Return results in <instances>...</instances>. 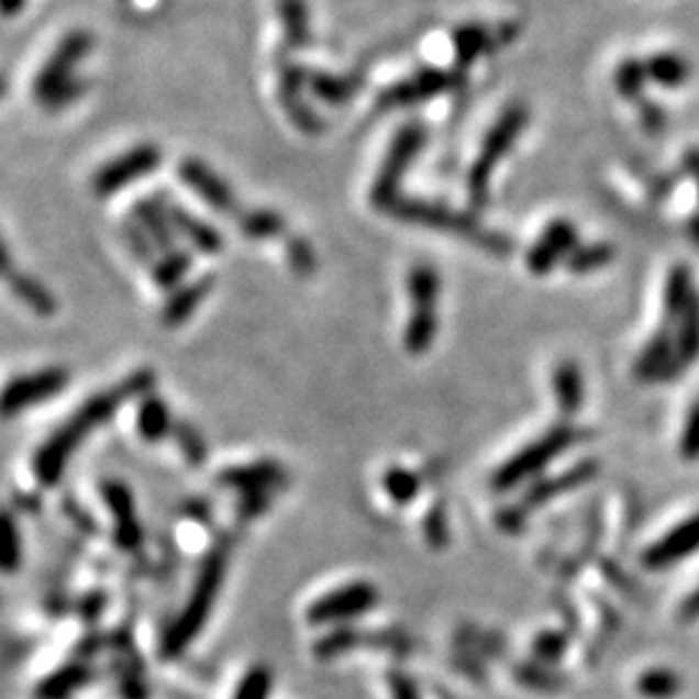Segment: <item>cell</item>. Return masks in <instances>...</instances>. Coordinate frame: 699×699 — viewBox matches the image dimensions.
<instances>
[{"label": "cell", "instance_id": "6da1fadb", "mask_svg": "<svg viewBox=\"0 0 699 699\" xmlns=\"http://www.w3.org/2000/svg\"><path fill=\"white\" fill-rule=\"evenodd\" d=\"M157 387V374L149 367L136 369L111 390L98 392L96 397L87 399L77 408L59 429L36 448L32 459V474L42 487H55L64 478L68 459L75 455L91 433H96L100 425L111 421L125 403L134 399H143L152 395Z\"/></svg>", "mask_w": 699, "mask_h": 699}, {"label": "cell", "instance_id": "7a4b0ae2", "mask_svg": "<svg viewBox=\"0 0 699 699\" xmlns=\"http://www.w3.org/2000/svg\"><path fill=\"white\" fill-rule=\"evenodd\" d=\"M226 566H229V555L224 546H213L204 555L181 613L173 620V625L166 630L159 643V656L164 658V662H175V658H179L209 623L211 611L224 585Z\"/></svg>", "mask_w": 699, "mask_h": 699}, {"label": "cell", "instance_id": "3957f363", "mask_svg": "<svg viewBox=\"0 0 699 699\" xmlns=\"http://www.w3.org/2000/svg\"><path fill=\"white\" fill-rule=\"evenodd\" d=\"M392 215L406 224L448 231V233H453V236L476 243L478 247L487 249L489 254L504 256V254L512 252L510 238H504V236H500V233L485 229L474 215L455 211L442 202H431V200H421V198H401L399 204L392 209Z\"/></svg>", "mask_w": 699, "mask_h": 699}, {"label": "cell", "instance_id": "277c9868", "mask_svg": "<svg viewBox=\"0 0 699 699\" xmlns=\"http://www.w3.org/2000/svg\"><path fill=\"white\" fill-rule=\"evenodd\" d=\"M579 431L573 429L570 423H559L553 429L523 446L519 453H514L510 459H504L498 469L491 474L489 485L496 493H508L517 487H521L528 480H539V476L548 469V466L566 453L577 440Z\"/></svg>", "mask_w": 699, "mask_h": 699}, {"label": "cell", "instance_id": "5b68a950", "mask_svg": "<svg viewBox=\"0 0 699 699\" xmlns=\"http://www.w3.org/2000/svg\"><path fill=\"white\" fill-rule=\"evenodd\" d=\"M429 141V132H425L423 123H406L392 138L390 147L385 152V159L376 173V179L369 190V200L376 211L392 213V209L399 204L403 179L412 166V162L419 157L421 149Z\"/></svg>", "mask_w": 699, "mask_h": 699}, {"label": "cell", "instance_id": "8992f818", "mask_svg": "<svg viewBox=\"0 0 699 699\" xmlns=\"http://www.w3.org/2000/svg\"><path fill=\"white\" fill-rule=\"evenodd\" d=\"M525 123H528V111L517 104V107L504 109L500 113V119L487 132L478 157L469 170V179H466V188H469V198L476 209H482L487 204L491 175L504 154L512 149Z\"/></svg>", "mask_w": 699, "mask_h": 699}, {"label": "cell", "instance_id": "52a82bcc", "mask_svg": "<svg viewBox=\"0 0 699 699\" xmlns=\"http://www.w3.org/2000/svg\"><path fill=\"white\" fill-rule=\"evenodd\" d=\"M466 85V75L462 68H440L423 66L421 70L403 77V80L390 85L378 93V109L395 111L412 104L429 102L433 98L453 93Z\"/></svg>", "mask_w": 699, "mask_h": 699}, {"label": "cell", "instance_id": "ba28073f", "mask_svg": "<svg viewBox=\"0 0 699 699\" xmlns=\"http://www.w3.org/2000/svg\"><path fill=\"white\" fill-rule=\"evenodd\" d=\"M378 589L371 581H348V585L337 587L310 602L306 609V620L315 628L346 625L354 618L369 613L378 604Z\"/></svg>", "mask_w": 699, "mask_h": 699}, {"label": "cell", "instance_id": "9c48e42d", "mask_svg": "<svg viewBox=\"0 0 699 699\" xmlns=\"http://www.w3.org/2000/svg\"><path fill=\"white\" fill-rule=\"evenodd\" d=\"M277 70H279V100L292 125L306 136L322 134L324 132L322 115L303 98V91L308 89L310 68L292 59L290 51L284 48L281 55L277 57Z\"/></svg>", "mask_w": 699, "mask_h": 699}, {"label": "cell", "instance_id": "30bf717a", "mask_svg": "<svg viewBox=\"0 0 699 699\" xmlns=\"http://www.w3.org/2000/svg\"><path fill=\"white\" fill-rule=\"evenodd\" d=\"M162 149L154 143H141L127 152H123L121 157H115L113 162L104 164L91 181V188L100 200H107L115 192L123 190L125 186L138 181L141 177L152 175L162 166Z\"/></svg>", "mask_w": 699, "mask_h": 699}, {"label": "cell", "instance_id": "8fae6325", "mask_svg": "<svg viewBox=\"0 0 699 699\" xmlns=\"http://www.w3.org/2000/svg\"><path fill=\"white\" fill-rule=\"evenodd\" d=\"M93 48V36L85 30H73L68 32L62 42L57 44L55 53L48 57V62L38 70L34 77V98L38 102H44L51 93H55L59 87L70 82L75 75V68L80 66V62L91 53Z\"/></svg>", "mask_w": 699, "mask_h": 699}, {"label": "cell", "instance_id": "7c38bea8", "mask_svg": "<svg viewBox=\"0 0 699 699\" xmlns=\"http://www.w3.org/2000/svg\"><path fill=\"white\" fill-rule=\"evenodd\" d=\"M70 374L66 367H44L25 376H16L5 385L3 414L12 419L27 408L53 401L66 390Z\"/></svg>", "mask_w": 699, "mask_h": 699}, {"label": "cell", "instance_id": "4fadbf2b", "mask_svg": "<svg viewBox=\"0 0 699 699\" xmlns=\"http://www.w3.org/2000/svg\"><path fill=\"white\" fill-rule=\"evenodd\" d=\"M177 175L213 211L231 215V218L241 215L238 200L236 196H233L231 186L202 159H196V157L184 159L177 168Z\"/></svg>", "mask_w": 699, "mask_h": 699}, {"label": "cell", "instance_id": "5bb4252c", "mask_svg": "<svg viewBox=\"0 0 699 699\" xmlns=\"http://www.w3.org/2000/svg\"><path fill=\"white\" fill-rule=\"evenodd\" d=\"M699 553V512L675 525L662 539L645 548L641 564L647 570H664Z\"/></svg>", "mask_w": 699, "mask_h": 699}, {"label": "cell", "instance_id": "9a60e30c", "mask_svg": "<svg viewBox=\"0 0 699 699\" xmlns=\"http://www.w3.org/2000/svg\"><path fill=\"white\" fill-rule=\"evenodd\" d=\"M600 474V462H596L593 457H587V459H579L575 462L570 469L557 474V476H548V478H539L534 480L528 491L521 496V504L528 510V512H534L539 508H543V504L564 496V493H570L579 487H585L587 482H591L596 476Z\"/></svg>", "mask_w": 699, "mask_h": 699}, {"label": "cell", "instance_id": "2e32d148", "mask_svg": "<svg viewBox=\"0 0 699 699\" xmlns=\"http://www.w3.org/2000/svg\"><path fill=\"white\" fill-rule=\"evenodd\" d=\"M224 489L233 491H271L286 485V469L277 459H256L249 464L226 466L215 478Z\"/></svg>", "mask_w": 699, "mask_h": 699}, {"label": "cell", "instance_id": "e0dca14e", "mask_svg": "<svg viewBox=\"0 0 699 699\" xmlns=\"http://www.w3.org/2000/svg\"><path fill=\"white\" fill-rule=\"evenodd\" d=\"M164 202H166V209L173 218L177 233L192 249L204 254V256H218L224 249L222 233L211 222L192 215L186 207L170 200V196H164Z\"/></svg>", "mask_w": 699, "mask_h": 699}, {"label": "cell", "instance_id": "ac0fdd59", "mask_svg": "<svg viewBox=\"0 0 699 699\" xmlns=\"http://www.w3.org/2000/svg\"><path fill=\"white\" fill-rule=\"evenodd\" d=\"M138 226L147 233V236L152 238V243L157 245L159 254L164 252H170L177 247V229L173 224V218L166 209V202H164V196L162 192H157V196L152 198H143L138 202H134L132 207V213H130Z\"/></svg>", "mask_w": 699, "mask_h": 699}, {"label": "cell", "instance_id": "d6986e66", "mask_svg": "<svg viewBox=\"0 0 699 699\" xmlns=\"http://www.w3.org/2000/svg\"><path fill=\"white\" fill-rule=\"evenodd\" d=\"M215 288V277L213 275H202L192 281L181 284L179 288H175L173 292H168V299L162 308V324L166 329H177L181 324H186L192 313L200 308V303L211 295V290Z\"/></svg>", "mask_w": 699, "mask_h": 699}, {"label": "cell", "instance_id": "ffe728a7", "mask_svg": "<svg viewBox=\"0 0 699 699\" xmlns=\"http://www.w3.org/2000/svg\"><path fill=\"white\" fill-rule=\"evenodd\" d=\"M573 243H575V229L564 220L553 222L546 231H543V236L536 241V245L528 254L530 269L534 271V275H546V271H551V267L559 260V256L573 247Z\"/></svg>", "mask_w": 699, "mask_h": 699}, {"label": "cell", "instance_id": "44dd1931", "mask_svg": "<svg viewBox=\"0 0 699 699\" xmlns=\"http://www.w3.org/2000/svg\"><path fill=\"white\" fill-rule=\"evenodd\" d=\"M89 681H93V668H89L82 658H77V662H70L44 677L34 692L36 699H68L80 692Z\"/></svg>", "mask_w": 699, "mask_h": 699}, {"label": "cell", "instance_id": "7402d4cb", "mask_svg": "<svg viewBox=\"0 0 699 699\" xmlns=\"http://www.w3.org/2000/svg\"><path fill=\"white\" fill-rule=\"evenodd\" d=\"M173 429H175V419H173L170 406L162 397L152 392L138 401L136 431L143 442L157 444L166 440L168 435H173Z\"/></svg>", "mask_w": 699, "mask_h": 699}, {"label": "cell", "instance_id": "603a6c76", "mask_svg": "<svg viewBox=\"0 0 699 699\" xmlns=\"http://www.w3.org/2000/svg\"><path fill=\"white\" fill-rule=\"evenodd\" d=\"M440 333L437 306H410V318L403 331V346L410 356H423Z\"/></svg>", "mask_w": 699, "mask_h": 699}, {"label": "cell", "instance_id": "cb8c5ba5", "mask_svg": "<svg viewBox=\"0 0 699 699\" xmlns=\"http://www.w3.org/2000/svg\"><path fill=\"white\" fill-rule=\"evenodd\" d=\"M493 36L496 34H491V30L482 23H464L455 27L451 34L455 46V66L464 70L476 64L487 51H491Z\"/></svg>", "mask_w": 699, "mask_h": 699}, {"label": "cell", "instance_id": "d4e9b609", "mask_svg": "<svg viewBox=\"0 0 699 699\" xmlns=\"http://www.w3.org/2000/svg\"><path fill=\"white\" fill-rule=\"evenodd\" d=\"M360 89V80L354 75H335L329 70H310L308 75V91L318 100L342 107L356 96Z\"/></svg>", "mask_w": 699, "mask_h": 699}, {"label": "cell", "instance_id": "484cf974", "mask_svg": "<svg viewBox=\"0 0 699 699\" xmlns=\"http://www.w3.org/2000/svg\"><path fill=\"white\" fill-rule=\"evenodd\" d=\"M14 297H19L34 315L38 318H53L57 313V299L55 295L30 275H25V271L21 269H12L10 275H5Z\"/></svg>", "mask_w": 699, "mask_h": 699}, {"label": "cell", "instance_id": "4316f807", "mask_svg": "<svg viewBox=\"0 0 699 699\" xmlns=\"http://www.w3.org/2000/svg\"><path fill=\"white\" fill-rule=\"evenodd\" d=\"M553 392L559 410L566 417H573L585 406V378H581V371L575 363L557 365L553 374Z\"/></svg>", "mask_w": 699, "mask_h": 699}, {"label": "cell", "instance_id": "83f0119b", "mask_svg": "<svg viewBox=\"0 0 699 699\" xmlns=\"http://www.w3.org/2000/svg\"><path fill=\"white\" fill-rule=\"evenodd\" d=\"M284 48L295 53L310 44V14L306 0H279Z\"/></svg>", "mask_w": 699, "mask_h": 699}, {"label": "cell", "instance_id": "f1b7e54d", "mask_svg": "<svg viewBox=\"0 0 699 699\" xmlns=\"http://www.w3.org/2000/svg\"><path fill=\"white\" fill-rule=\"evenodd\" d=\"M190 269H192V254L184 247H175L170 252L159 254V258L149 267L154 286L164 292H173L175 288L186 284Z\"/></svg>", "mask_w": 699, "mask_h": 699}, {"label": "cell", "instance_id": "f546056e", "mask_svg": "<svg viewBox=\"0 0 699 699\" xmlns=\"http://www.w3.org/2000/svg\"><path fill=\"white\" fill-rule=\"evenodd\" d=\"M360 645H367V634L360 632L358 628H354L352 623H346V625H335L333 630L324 632L315 641L313 654H315V658H320V662H333V658L354 652Z\"/></svg>", "mask_w": 699, "mask_h": 699}, {"label": "cell", "instance_id": "4dcf8cb0", "mask_svg": "<svg viewBox=\"0 0 699 699\" xmlns=\"http://www.w3.org/2000/svg\"><path fill=\"white\" fill-rule=\"evenodd\" d=\"M238 229L247 241L263 243L271 238H281L286 233V218L275 209H254L245 211L238 218Z\"/></svg>", "mask_w": 699, "mask_h": 699}, {"label": "cell", "instance_id": "1f68e13d", "mask_svg": "<svg viewBox=\"0 0 699 699\" xmlns=\"http://www.w3.org/2000/svg\"><path fill=\"white\" fill-rule=\"evenodd\" d=\"M442 292L440 271L429 263H417L408 275L410 306H437Z\"/></svg>", "mask_w": 699, "mask_h": 699}, {"label": "cell", "instance_id": "d6a6232c", "mask_svg": "<svg viewBox=\"0 0 699 699\" xmlns=\"http://www.w3.org/2000/svg\"><path fill=\"white\" fill-rule=\"evenodd\" d=\"M636 690L645 699H675L684 690V679L670 668H650L636 679Z\"/></svg>", "mask_w": 699, "mask_h": 699}, {"label": "cell", "instance_id": "836d02e7", "mask_svg": "<svg viewBox=\"0 0 699 699\" xmlns=\"http://www.w3.org/2000/svg\"><path fill=\"white\" fill-rule=\"evenodd\" d=\"M382 489L399 508H406V504L414 502V498L419 496L421 478L414 471L406 469V466H390L382 474Z\"/></svg>", "mask_w": 699, "mask_h": 699}, {"label": "cell", "instance_id": "e575fe53", "mask_svg": "<svg viewBox=\"0 0 699 699\" xmlns=\"http://www.w3.org/2000/svg\"><path fill=\"white\" fill-rule=\"evenodd\" d=\"M100 496H102V502L107 504V510L115 523L136 521V500H134L132 489L125 482H121V480L102 482Z\"/></svg>", "mask_w": 699, "mask_h": 699}, {"label": "cell", "instance_id": "d590c367", "mask_svg": "<svg viewBox=\"0 0 699 699\" xmlns=\"http://www.w3.org/2000/svg\"><path fill=\"white\" fill-rule=\"evenodd\" d=\"M514 677L523 688L536 690V692H557L564 688L566 677L559 675L557 670H553V666L546 664H517L514 668Z\"/></svg>", "mask_w": 699, "mask_h": 699}, {"label": "cell", "instance_id": "8d00e7d4", "mask_svg": "<svg viewBox=\"0 0 699 699\" xmlns=\"http://www.w3.org/2000/svg\"><path fill=\"white\" fill-rule=\"evenodd\" d=\"M173 440L177 442L181 455L186 457L188 464L192 466H202L209 457V448H207V442L202 437V433L192 425L190 421H175V429H173Z\"/></svg>", "mask_w": 699, "mask_h": 699}, {"label": "cell", "instance_id": "74e56055", "mask_svg": "<svg viewBox=\"0 0 699 699\" xmlns=\"http://www.w3.org/2000/svg\"><path fill=\"white\" fill-rule=\"evenodd\" d=\"M271 686H275V675L267 666L256 664L241 677L231 699H269Z\"/></svg>", "mask_w": 699, "mask_h": 699}, {"label": "cell", "instance_id": "f35d334b", "mask_svg": "<svg viewBox=\"0 0 699 699\" xmlns=\"http://www.w3.org/2000/svg\"><path fill=\"white\" fill-rule=\"evenodd\" d=\"M566 652H568V636L559 630H543L532 641V654H534V662L539 664L555 666L566 656Z\"/></svg>", "mask_w": 699, "mask_h": 699}, {"label": "cell", "instance_id": "ab89813d", "mask_svg": "<svg viewBox=\"0 0 699 699\" xmlns=\"http://www.w3.org/2000/svg\"><path fill=\"white\" fill-rule=\"evenodd\" d=\"M423 536L433 551H444L451 543V525L444 502H433V508L423 517Z\"/></svg>", "mask_w": 699, "mask_h": 699}, {"label": "cell", "instance_id": "60d3db41", "mask_svg": "<svg viewBox=\"0 0 699 699\" xmlns=\"http://www.w3.org/2000/svg\"><path fill=\"white\" fill-rule=\"evenodd\" d=\"M286 258L290 263V269L297 277L308 279L315 275L318 269V254L303 236H288L286 241Z\"/></svg>", "mask_w": 699, "mask_h": 699}, {"label": "cell", "instance_id": "b9f144b4", "mask_svg": "<svg viewBox=\"0 0 699 699\" xmlns=\"http://www.w3.org/2000/svg\"><path fill=\"white\" fill-rule=\"evenodd\" d=\"M121 231H123V241H125V245L130 247L132 256H134L138 263L152 267L154 260H157L159 249H157V245L152 243V238L147 236V233L138 226V222H136L132 215H127V220L123 222Z\"/></svg>", "mask_w": 699, "mask_h": 699}, {"label": "cell", "instance_id": "7bdbcfd3", "mask_svg": "<svg viewBox=\"0 0 699 699\" xmlns=\"http://www.w3.org/2000/svg\"><path fill=\"white\" fill-rule=\"evenodd\" d=\"M647 75L666 87H677L686 80V62L677 55H658L647 64Z\"/></svg>", "mask_w": 699, "mask_h": 699}, {"label": "cell", "instance_id": "ee69618b", "mask_svg": "<svg viewBox=\"0 0 699 699\" xmlns=\"http://www.w3.org/2000/svg\"><path fill=\"white\" fill-rule=\"evenodd\" d=\"M679 455L686 462H697L699 459V399L690 406L681 437H679Z\"/></svg>", "mask_w": 699, "mask_h": 699}, {"label": "cell", "instance_id": "f6af8a7d", "mask_svg": "<svg viewBox=\"0 0 699 699\" xmlns=\"http://www.w3.org/2000/svg\"><path fill=\"white\" fill-rule=\"evenodd\" d=\"M23 562V539L19 523L14 517L8 512L5 514V551H3V570L5 575H12L21 568Z\"/></svg>", "mask_w": 699, "mask_h": 699}, {"label": "cell", "instance_id": "bcb514c9", "mask_svg": "<svg viewBox=\"0 0 699 699\" xmlns=\"http://www.w3.org/2000/svg\"><path fill=\"white\" fill-rule=\"evenodd\" d=\"M645 75H647V66L641 62L628 59L625 64H620V68L615 70L618 91L623 93L625 98H634L645 82Z\"/></svg>", "mask_w": 699, "mask_h": 699}, {"label": "cell", "instance_id": "7dc6e473", "mask_svg": "<svg viewBox=\"0 0 699 699\" xmlns=\"http://www.w3.org/2000/svg\"><path fill=\"white\" fill-rule=\"evenodd\" d=\"M143 539H145V532H143V525L138 523V519L127 521V523H115V528H113L115 546L125 553L138 551L143 546Z\"/></svg>", "mask_w": 699, "mask_h": 699}, {"label": "cell", "instance_id": "c3c4849f", "mask_svg": "<svg viewBox=\"0 0 699 699\" xmlns=\"http://www.w3.org/2000/svg\"><path fill=\"white\" fill-rule=\"evenodd\" d=\"M87 91V82L82 80V77H73L70 82H66L64 87H59L55 93H51L42 104L51 111H57V109H64L66 104L80 100Z\"/></svg>", "mask_w": 699, "mask_h": 699}, {"label": "cell", "instance_id": "681fc988", "mask_svg": "<svg viewBox=\"0 0 699 699\" xmlns=\"http://www.w3.org/2000/svg\"><path fill=\"white\" fill-rule=\"evenodd\" d=\"M387 690L392 699H423L417 681L403 670L387 673Z\"/></svg>", "mask_w": 699, "mask_h": 699}, {"label": "cell", "instance_id": "f907efd6", "mask_svg": "<svg viewBox=\"0 0 699 699\" xmlns=\"http://www.w3.org/2000/svg\"><path fill=\"white\" fill-rule=\"evenodd\" d=\"M530 512L523 508L521 502H514V504H504V508H500L496 512V523L502 532H510V534H517L525 528V521H528Z\"/></svg>", "mask_w": 699, "mask_h": 699}, {"label": "cell", "instance_id": "816d5d0a", "mask_svg": "<svg viewBox=\"0 0 699 699\" xmlns=\"http://www.w3.org/2000/svg\"><path fill=\"white\" fill-rule=\"evenodd\" d=\"M269 493L271 491H245V493H241V500L236 504L241 517L243 519L260 517L269 508Z\"/></svg>", "mask_w": 699, "mask_h": 699}, {"label": "cell", "instance_id": "f5cc1de1", "mask_svg": "<svg viewBox=\"0 0 699 699\" xmlns=\"http://www.w3.org/2000/svg\"><path fill=\"white\" fill-rule=\"evenodd\" d=\"M611 258V252L604 249V247H591V249H585V252H577L573 258H570V267L575 271H585V269H593L602 263H607Z\"/></svg>", "mask_w": 699, "mask_h": 699}, {"label": "cell", "instance_id": "db71d44e", "mask_svg": "<svg viewBox=\"0 0 699 699\" xmlns=\"http://www.w3.org/2000/svg\"><path fill=\"white\" fill-rule=\"evenodd\" d=\"M104 604H107L104 593H100V591H98V593H89V596L80 602V613H82V618L87 620V623H91V620H98V618H100Z\"/></svg>", "mask_w": 699, "mask_h": 699}, {"label": "cell", "instance_id": "11a10c76", "mask_svg": "<svg viewBox=\"0 0 699 699\" xmlns=\"http://www.w3.org/2000/svg\"><path fill=\"white\" fill-rule=\"evenodd\" d=\"M679 613H681L684 620H697L699 618V587L681 602Z\"/></svg>", "mask_w": 699, "mask_h": 699}, {"label": "cell", "instance_id": "9f6ffc18", "mask_svg": "<svg viewBox=\"0 0 699 699\" xmlns=\"http://www.w3.org/2000/svg\"><path fill=\"white\" fill-rule=\"evenodd\" d=\"M25 8V0H3V14L16 16Z\"/></svg>", "mask_w": 699, "mask_h": 699}]
</instances>
